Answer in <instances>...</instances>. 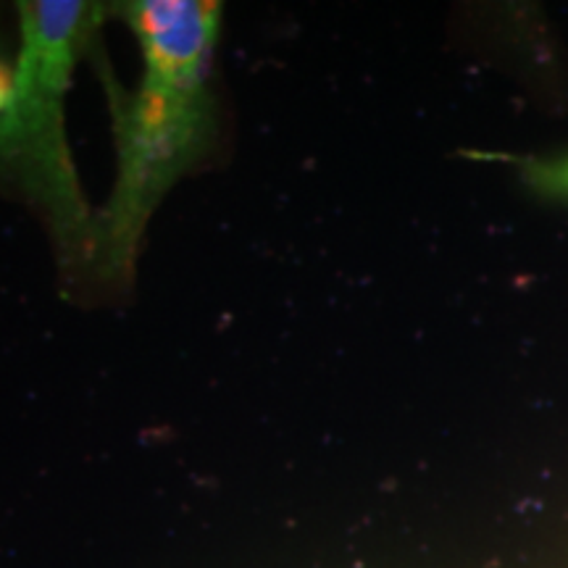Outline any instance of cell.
<instances>
[{
    "instance_id": "obj_2",
    "label": "cell",
    "mask_w": 568,
    "mask_h": 568,
    "mask_svg": "<svg viewBox=\"0 0 568 568\" xmlns=\"http://www.w3.org/2000/svg\"><path fill=\"white\" fill-rule=\"evenodd\" d=\"M80 17V3H38L32 13L38 40L45 42V45H61V42L71 38Z\"/></svg>"
},
{
    "instance_id": "obj_4",
    "label": "cell",
    "mask_w": 568,
    "mask_h": 568,
    "mask_svg": "<svg viewBox=\"0 0 568 568\" xmlns=\"http://www.w3.org/2000/svg\"><path fill=\"white\" fill-rule=\"evenodd\" d=\"M17 95V74L11 67L0 63V111H6Z\"/></svg>"
},
{
    "instance_id": "obj_1",
    "label": "cell",
    "mask_w": 568,
    "mask_h": 568,
    "mask_svg": "<svg viewBox=\"0 0 568 568\" xmlns=\"http://www.w3.org/2000/svg\"><path fill=\"white\" fill-rule=\"evenodd\" d=\"M138 32L145 51L166 82L187 84L201 69L213 32V11L203 3H142L138 9Z\"/></svg>"
},
{
    "instance_id": "obj_3",
    "label": "cell",
    "mask_w": 568,
    "mask_h": 568,
    "mask_svg": "<svg viewBox=\"0 0 568 568\" xmlns=\"http://www.w3.org/2000/svg\"><path fill=\"white\" fill-rule=\"evenodd\" d=\"M518 169L527 180L529 187H535L545 197H566L568 201V155L560 159H518Z\"/></svg>"
}]
</instances>
